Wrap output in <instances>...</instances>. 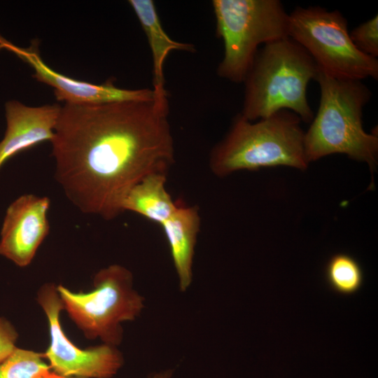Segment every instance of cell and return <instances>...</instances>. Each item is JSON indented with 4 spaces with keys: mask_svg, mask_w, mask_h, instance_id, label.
Instances as JSON below:
<instances>
[{
    "mask_svg": "<svg viewBox=\"0 0 378 378\" xmlns=\"http://www.w3.org/2000/svg\"><path fill=\"white\" fill-rule=\"evenodd\" d=\"M70 378H79V377H70Z\"/></svg>",
    "mask_w": 378,
    "mask_h": 378,
    "instance_id": "obj_21",
    "label": "cell"
},
{
    "mask_svg": "<svg viewBox=\"0 0 378 378\" xmlns=\"http://www.w3.org/2000/svg\"><path fill=\"white\" fill-rule=\"evenodd\" d=\"M315 80L321 97L317 113L304 132L307 161L342 153L366 162L372 173L377 162V130L367 133L362 119L371 91L362 80L335 78L320 71Z\"/></svg>",
    "mask_w": 378,
    "mask_h": 378,
    "instance_id": "obj_2",
    "label": "cell"
},
{
    "mask_svg": "<svg viewBox=\"0 0 378 378\" xmlns=\"http://www.w3.org/2000/svg\"><path fill=\"white\" fill-rule=\"evenodd\" d=\"M3 37L0 36V50L4 48L3 43H2Z\"/></svg>",
    "mask_w": 378,
    "mask_h": 378,
    "instance_id": "obj_20",
    "label": "cell"
},
{
    "mask_svg": "<svg viewBox=\"0 0 378 378\" xmlns=\"http://www.w3.org/2000/svg\"><path fill=\"white\" fill-rule=\"evenodd\" d=\"M43 353L16 348L0 363V378H64L55 374Z\"/></svg>",
    "mask_w": 378,
    "mask_h": 378,
    "instance_id": "obj_16",
    "label": "cell"
},
{
    "mask_svg": "<svg viewBox=\"0 0 378 378\" xmlns=\"http://www.w3.org/2000/svg\"><path fill=\"white\" fill-rule=\"evenodd\" d=\"M61 108L57 104L29 106L17 100L6 103V130L0 141V170L19 153L52 140Z\"/></svg>",
    "mask_w": 378,
    "mask_h": 378,
    "instance_id": "obj_11",
    "label": "cell"
},
{
    "mask_svg": "<svg viewBox=\"0 0 378 378\" xmlns=\"http://www.w3.org/2000/svg\"><path fill=\"white\" fill-rule=\"evenodd\" d=\"M2 43L4 48L13 52L33 69L34 78L54 88V94L59 102L91 104L122 101H146L155 98L153 89L121 88L115 85L111 80L102 84H94L59 73L43 61L37 41H33L27 48L17 46L5 38H3Z\"/></svg>",
    "mask_w": 378,
    "mask_h": 378,
    "instance_id": "obj_9",
    "label": "cell"
},
{
    "mask_svg": "<svg viewBox=\"0 0 378 378\" xmlns=\"http://www.w3.org/2000/svg\"><path fill=\"white\" fill-rule=\"evenodd\" d=\"M300 122L298 115L285 109L256 121L238 114L226 136L210 153L211 172L224 176L241 169L277 166L306 169L304 132Z\"/></svg>",
    "mask_w": 378,
    "mask_h": 378,
    "instance_id": "obj_4",
    "label": "cell"
},
{
    "mask_svg": "<svg viewBox=\"0 0 378 378\" xmlns=\"http://www.w3.org/2000/svg\"><path fill=\"white\" fill-rule=\"evenodd\" d=\"M169 243L181 291H186L192 281V265L200 216L196 206L178 203L173 215L162 225Z\"/></svg>",
    "mask_w": 378,
    "mask_h": 378,
    "instance_id": "obj_12",
    "label": "cell"
},
{
    "mask_svg": "<svg viewBox=\"0 0 378 378\" xmlns=\"http://www.w3.org/2000/svg\"><path fill=\"white\" fill-rule=\"evenodd\" d=\"M140 24L146 36L153 59V90L156 96L167 97L164 88L163 67L169 54L174 50L194 52L191 43L172 39L164 29L155 5L152 0H130Z\"/></svg>",
    "mask_w": 378,
    "mask_h": 378,
    "instance_id": "obj_13",
    "label": "cell"
},
{
    "mask_svg": "<svg viewBox=\"0 0 378 378\" xmlns=\"http://www.w3.org/2000/svg\"><path fill=\"white\" fill-rule=\"evenodd\" d=\"M172 375V370H164L155 373L153 375L150 376L149 378H170Z\"/></svg>",
    "mask_w": 378,
    "mask_h": 378,
    "instance_id": "obj_19",
    "label": "cell"
},
{
    "mask_svg": "<svg viewBox=\"0 0 378 378\" xmlns=\"http://www.w3.org/2000/svg\"><path fill=\"white\" fill-rule=\"evenodd\" d=\"M325 279L330 290L342 295L356 293L362 287L363 272L360 264L349 255H332L325 268Z\"/></svg>",
    "mask_w": 378,
    "mask_h": 378,
    "instance_id": "obj_15",
    "label": "cell"
},
{
    "mask_svg": "<svg viewBox=\"0 0 378 378\" xmlns=\"http://www.w3.org/2000/svg\"><path fill=\"white\" fill-rule=\"evenodd\" d=\"M168 99L64 103L55 129V178L80 211L111 220L146 176L174 161Z\"/></svg>",
    "mask_w": 378,
    "mask_h": 378,
    "instance_id": "obj_1",
    "label": "cell"
},
{
    "mask_svg": "<svg viewBox=\"0 0 378 378\" xmlns=\"http://www.w3.org/2000/svg\"><path fill=\"white\" fill-rule=\"evenodd\" d=\"M318 72L312 57L290 37L265 44L243 82L241 114L256 121L285 109L305 122H312L314 114L307 90Z\"/></svg>",
    "mask_w": 378,
    "mask_h": 378,
    "instance_id": "obj_3",
    "label": "cell"
},
{
    "mask_svg": "<svg viewBox=\"0 0 378 378\" xmlns=\"http://www.w3.org/2000/svg\"><path fill=\"white\" fill-rule=\"evenodd\" d=\"M288 36L312 57L318 71L338 79L378 78V60L352 42L346 19L337 10L297 7L289 14Z\"/></svg>",
    "mask_w": 378,
    "mask_h": 378,
    "instance_id": "obj_7",
    "label": "cell"
},
{
    "mask_svg": "<svg viewBox=\"0 0 378 378\" xmlns=\"http://www.w3.org/2000/svg\"><path fill=\"white\" fill-rule=\"evenodd\" d=\"M133 274L118 264L101 269L94 276V288L73 292L57 286L71 320L88 339L117 346L122 342V323L135 320L144 308V298L134 288Z\"/></svg>",
    "mask_w": 378,
    "mask_h": 378,
    "instance_id": "obj_6",
    "label": "cell"
},
{
    "mask_svg": "<svg viewBox=\"0 0 378 378\" xmlns=\"http://www.w3.org/2000/svg\"><path fill=\"white\" fill-rule=\"evenodd\" d=\"M18 337L14 326L7 319L0 317V363L17 348Z\"/></svg>",
    "mask_w": 378,
    "mask_h": 378,
    "instance_id": "obj_18",
    "label": "cell"
},
{
    "mask_svg": "<svg viewBox=\"0 0 378 378\" xmlns=\"http://www.w3.org/2000/svg\"><path fill=\"white\" fill-rule=\"evenodd\" d=\"M36 300L49 326L50 342L43 354L55 374L64 378H112L118 372L124 358L117 346L102 344L83 349L67 337L60 323L64 307L57 286L43 285Z\"/></svg>",
    "mask_w": 378,
    "mask_h": 378,
    "instance_id": "obj_8",
    "label": "cell"
},
{
    "mask_svg": "<svg viewBox=\"0 0 378 378\" xmlns=\"http://www.w3.org/2000/svg\"><path fill=\"white\" fill-rule=\"evenodd\" d=\"M350 38L356 48L364 54L377 59L378 56V15L359 24L349 32Z\"/></svg>",
    "mask_w": 378,
    "mask_h": 378,
    "instance_id": "obj_17",
    "label": "cell"
},
{
    "mask_svg": "<svg viewBox=\"0 0 378 378\" xmlns=\"http://www.w3.org/2000/svg\"><path fill=\"white\" fill-rule=\"evenodd\" d=\"M167 174H150L136 183L127 195L123 211L134 212L160 225L176 211L178 202L167 191Z\"/></svg>",
    "mask_w": 378,
    "mask_h": 378,
    "instance_id": "obj_14",
    "label": "cell"
},
{
    "mask_svg": "<svg viewBox=\"0 0 378 378\" xmlns=\"http://www.w3.org/2000/svg\"><path fill=\"white\" fill-rule=\"evenodd\" d=\"M216 36L224 52L219 77L243 83L260 45L288 37L289 14L279 0H213Z\"/></svg>",
    "mask_w": 378,
    "mask_h": 378,
    "instance_id": "obj_5",
    "label": "cell"
},
{
    "mask_svg": "<svg viewBox=\"0 0 378 378\" xmlns=\"http://www.w3.org/2000/svg\"><path fill=\"white\" fill-rule=\"evenodd\" d=\"M50 200L34 194L20 195L8 206L0 232V255L24 267L34 259L49 233Z\"/></svg>",
    "mask_w": 378,
    "mask_h": 378,
    "instance_id": "obj_10",
    "label": "cell"
}]
</instances>
